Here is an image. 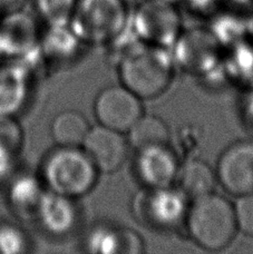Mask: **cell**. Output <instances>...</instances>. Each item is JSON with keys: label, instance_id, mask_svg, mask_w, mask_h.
<instances>
[{"label": "cell", "instance_id": "6da1fadb", "mask_svg": "<svg viewBox=\"0 0 253 254\" xmlns=\"http://www.w3.org/2000/svg\"><path fill=\"white\" fill-rule=\"evenodd\" d=\"M174 64L169 49L136 42L120 55L121 84L142 101L157 97L173 80Z\"/></svg>", "mask_w": 253, "mask_h": 254}, {"label": "cell", "instance_id": "7a4b0ae2", "mask_svg": "<svg viewBox=\"0 0 253 254\" xmlns=\"http://www.w3.org/2000/svg\"><path fill=\"white\" fill-rule=\"evenodd\" d=\"M185 225L193 241L207 251L229 247L239 231L234 205L215 192L192 199Z\"/></svg>", "mask_w": 253, "mask_h": 254}, {"label": "cell", "instance_id": "3957f363", "mask_svg": "<svg viewBox=\"0 0 253 254\" xmlns=\"http://www.w3.org/2000/svg\"><path fill=\"white\" fill-rule=\"evenodd\" d=\"M98 174L82 146H58L45 157L40 178L47 190L77 198L95 188Z\"/></svg>", "mask_w": 253, "mask_h": 254}, {"label": "cell", "instance_id": "277c9868", "mask_svg": "<svg viewBox=\"0 0 253 254\" xmlns=\"http://www.w3.org/2000/svg\"><path fill=\"white\" fill-rule=\"evenodd\" d=\"M126 0H77L69 27L83 44H111L130 20Z\"/></svg>", "mask_w": 253, "mask_h": 254}, {"label": "cell", "instance_id": "5b68a950", "mask_svg": "<svg viewBox=\"0 0 253 254\" xmlns=\"http://www.w3.org/2000/svg\"><path fill=\"white\" fill-rule=\"evenodd\" d=\"M190 204L191 199L176 185L144 188L133 199V213L137 221L148 228L173 231L185 224Z\"/></svg>", "mask_w": 253, "mask_h": 254}, {"label": "cell", "instance_id": "8992f818", "mask_svg": "<svg viewBox=\"0 0 253 254\" xmlns=\"http://www.w3.org/2000/svg\"><path fill=\"white\" fill-rule=\"evenodd\" d=\"M129 27L139 42L170 49L182 34V18L176 4L144 0L130 15Z\"/></svg>", "mask_w": 253, "mask_h": 254}, {"label": "cell", "instance_id": "52a82bcc", "mask_svg": "<svg viewBox=\"0 0 253 254\" xmlns=\"http://www.w3.org/2000/svg\"><path fill=\"white\" fill-rule=\"evenodd\" d=\"M221 45L209 29L183 30L176 40L173 60L191 74L206 75L221 66Z\"/></svg>", "mask_w": 253, "mask_h": 254}, {"label": "cell", "instance_id": "ba28073f", "mask_svg": "<svg viewBox=\"0 0 253 254\" xmlns=\"http://www.w3.org/2000/svg\"><path fill=\"white\" fill-rule=\"evenodd\" d=\"M94 114L99 125L125 134L144 114L142 99L123 84L111 85L97 95Z\"/></svg>", "mask_w": 253, "mask_h": 254}, {"label": "cell", "instance_id": "9c48e42d", "mask_svg": "<svg viewBox=\"0 0 253 254\" xmlns=\"http://www.w3.org/2000/svg\"><path fill=\"white\" fill-rule=\"evenodd\" d=\"M218 183L234 196L253 193V140H238L224 149L216 164Z\"/></svg>", "mask_w": 253, "mask_h": 254}, {"label": "cell", "instance_id": "30bf717a", "mask_svg": "<svg viewBox=\"0 0 253 254\" xmlns=\"http://www.w3.org/2000/svg\"><path fill=\"white\" fill-rule=\"evenodd\" d=\"M180 165V157L171 144L154 145L137 149L134 172L144 188H165L175 184Z\"/></svg>", "mask_w": 253, "mask_h": 254}, {"label": "cell", "instance_id": "8fae6325", "mask_svg": "<svg viewBox=\"0 0 253 254\" xmlns=\"http://www.w3.org/2000/svg\"><path fill=\"white\" fill-rule=\"evenodd\" d=\"M129 144L122 131L103 125L90 127L82 148L93 161L99 173L112 174L119 171L127 160Z\"/></svg>", "mask_w": 253, "mask_h": 254}, {"label": "cell", "instance_id": "7c38bea8", "mask_svg": "<svg viewBox=\"0 0 253 254\" xmlns=\"http://www.w3.org/2000/svg\"><path fill=\"white\" fill-rule=\"evenodd\" d=\"M40 31L36 18L25 9L0 17V56L13 60L39 45Z\"/></svg>", "mask_w": 253, "mask_h": 254}, {"label": "cell", "instance_id": "4fadbf2b", "mask_svg": "<svg viewBox=\"0 0 253 254\" xmlns=\"http://www.w3.org/2000/svg\"><path fill=\"white\" fill-rule=\"evenodd\" d=\"M85 250L93 254H139L144 242L136 231L112 223H99L89 230Z\"/></svg>", "mask_w": 253, "mask_h": 254}, {"label": "cell", "instance_id": "5bb4252c", "mask_svg": "<svg viewBox=\"0 0 253 254\" xmlns=\"http://www.w3.org/2000/svg\"><path fill=\"white\" fill-rule=\"evenodd\" d=\"M36 221L53 237L70 234L79 222V211L75 198L47 190L40 203Z\"/></svg>", "mask_w": 253, "mask_h": 254}, {"label": "cell", "instance_id": "9a60e30c", "mask_svg": "<svg viewBox=\"0 0 253 254\" xmlns=\"http://www.w3.org/2000/svg\"><path fill=\"white\" fill-rule=\"evenodd\" d=\"M33 79L15 60L0 63V115L15 116L28 102Z\"/></svg>", "mask_w": 253, "mask_h": 254}, {"label": "cell", "instance_id": "2e32d148", "mask_svg": "<svg viewBox=\"0 0 253 254\" xmlns=\"http://www.w3.org/2000/svg\"><path fill=\"white\" fill-rule=\"evenodd\" d=\"M47 188L42 178L33 173L13 174L9 180L7 199L11 211L25 221H36Z\"/></svg>", "mask_w": 253, "mask_h": 254}, {"label": "cell", "instance_id": "e0dca14e", "mask_svg": "<svg viewBox=\"0 0 253 254\" xmlns=\"http://www.w3.org/2000/svg\"><path fill=\"white\" fill-rule=\"evenodd\" d=\"M83 43L69 25L47 26L40 34L39 48L47 63L65 64L75 60Z\"/></svg>", "mask_w": 253, "mask_h": 254}, {"label": "cell", "instance_id": "ac0fdd59", "mask_svg": "<svg viewBox=\"0 0 253 254\" xmlns=\"http://www.w3.org/2000/svg\"><path fill=\"white\" fill-rule=\"evenodd\" d=\"M176 187L188 195L190 199L214 192L218 183L215 171L205 161L190 157L181 162Z\"/></svg>", "mask_w": 253, "mask_h": 254}, {"label": "cell", "instance_id": "d6986e66", "mask_svg": "<svg viewBox=\"0 0 253 254\" xmlns=\"http://www.w3.org/2000/svg\"><path fill=\"white\" fill-rule=\"evenodd\" d=\"M89 129L87 119L73 110L58 113L51 125L52 137L58 146H82Z\"/></svg>", "mask_w": 253, "mask_h": 254}, {"label": "cell", "instance_id": "ffe728a7", "mask_svg": "<svg viewBox=\"0 0 253 254\" xmlns=\"http://www.w3.org/2000/svg\"><path fill=\"white\" fill-rule=\"evenodd\" d=\"M171 137L168 124L161 117L152 114H143L127 130L129 146L136 151L154 145L170 144Z\"/></svg>", "mask_w": 253, "mask_h": 254}, {"label": "cell", "instance_id": "44dd1931", "mask_svg": "<svg viewBox=\"0 0 253 254\" xmlns=\"http://www.w3.org/2000/svg\"><path fill=\"white\" fill-rule=\"evenodd\" d=\"M77 0H34L36 12L47 26L69 25Z\"/></svg>", "mask_w": 253, "mask_h": 254}, {"label": "cell", "instance_id": "7402d4cb", "mask_svg": "<svg viewBox=\"0 0 253 254\" xmlns=\"http://www.w3.org/2000/svg\"><path fill=\"white\" fill-rule=\"evenodd\" d=\"M28 235L19 226L9 222L0 223V253L22 254L29 251Z\"/></svg>", "mask_w": 253, "mask_h": 254}, {"label": "cell", "instance_id": "603a6c76", "mask_svg": "<svg viewBox=\"0 0 253 254\" xmlns=\"http://www.w3.org/2000/svg\"><path fill=\"white\" fill-rule=\"evenodd\" d=\"M24 133L15 116L0 115V152L19 155Z\"/></svg>", "mask_w": 253, "mask_h": 254}, {"label": "cell", "instance_id": "cb8c5ba5", "mask_svg": "<svg viewBox=\"0 0 253 254\" xmlns=\"http://www.w3.org/2000/svg\"><path fill=\"white\" fill-rule=\"evenodd\" d=\"M200 130H198L197 127L191 124L181 126L175 135V147H173L174 151L179 157L180 155H183L184 160L193 157L191 155L200 145Z\"/></svg>", "mask_w": 253, "mask_h": 254}, {"label": "cell", "instance_id": "d4e9b609", "mask_svg": "<svg viewBox=\"0 0 253 254\" xmlns=\"http://www.w3.org/2000/svg\"><path fill=\"white\" fill-rule=\"evenodd\" d=\"M234 205L238 230L253 238V193L238 196Z\"/></svg>", "mask_w": 253, "mask_h": 254}, {"label": "cell", "instance_id": "484cf974", "mask_svg": "<svg viewBox=\"0 0 253 254\" xmlns=\"http://www.w3.org/2000/svg\"><path fill=\"white\" fill-rule=\"evenodd\" d=\"M18 155L0 152V183L6 182L15 174Z\"/></svg>", "mask_w": 253, "mask_h": 254}, {"label": "cell", "instance_id": "4316f807", "mask_svg": "<svg viewBox=\"0 0 253 254\" xmlns=\"http://www.w3.org/2000/svg\"><path fill=\"white\" fill-rule=\"evenodd\" d=\"M29 0H0V16L25 9Z\"/></svg>", "mask_w": 253, "mask_h": 254}, {"label": "cell", "instance_id": "83f0119b", "mask_svg": "<svg viewBox=\"0 0 253 254\" xmlns=\"http://www.w3.org/2000/svg\"><path fill=\"white\" fill-rule=\"evenodd\" d=\"M242 113L246 123L253 127V87H251L250 92L246 95L245 99H243Z\"/></svg>", "mask_w": 253, "mask_h": 254}, {"label": "cell", "instance_id": "f1b7e54d", "mask_svg": "<svg viewBox=\"0 0 253 254\" xmlns=\"http://www.w3.org/2000/svg\"><path fill=\"white\" fill-rule=\"evenodd\" d=\"M162 1H166V2H170V3H179V2H182V0H162Z\"/></svg>", "mask_w": 253, "mask_h": 254}, {"label": "cell", "instance_id": "f546056e", "mask_svg": "<svg viewBox=\"0 0 253 254\" xmlns=\"http://www.w3.org/2000/svg\"><path fill=\"white\" fill-rule=\"evenodd\" d=\"M0 17H1V16H0Z\"/></svg>", "mask_w": 253, "mask_h": 254}]
</instances>
